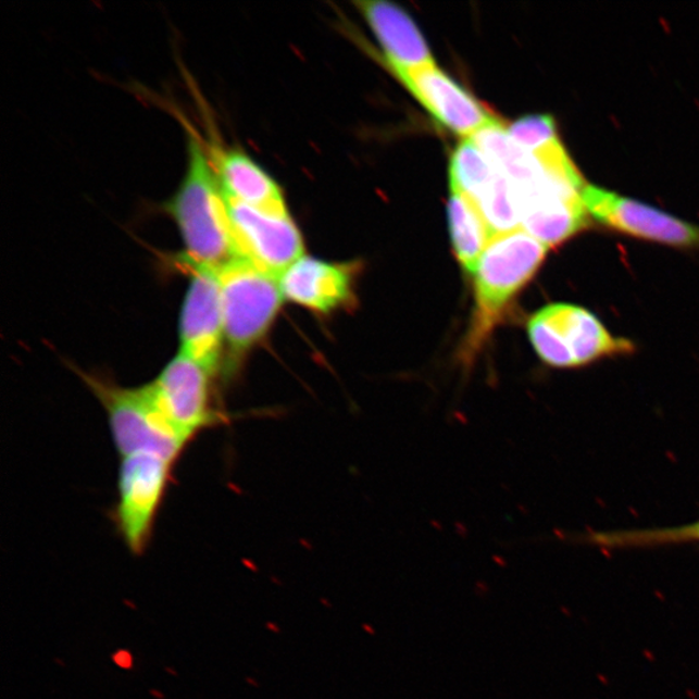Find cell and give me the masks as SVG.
<instances>
[{"instance_id":"cell-1","label":"cell","mask_w":699,"mask_h":699,"mask_svg":"<svg viewBox=\"0 0 699 699\" xmlns=\"http://www.w3.org/2000/svg\"><path fill=\"white\" fill-rule=\"evenodd\" d=\"M549 248L525 229L492 236L474 276V307L458 359L465 369L476 363L519 295L533 279Z\"/></svg>"},{"instance_id":"cell-2","label":"cell","mask_w":699,"mask_h":699,"mask_svg":"<svg viewBox=\"0 0 699 699\" xmlns=\"http://www.w3.org/2000/svg\"><path fill=\"white\" fill-rule=\"evenodd\" d=\"M188 135L185 178L164 210L174 220L185 244V253L179 260L221 270L239 258L227 200L203 142L195 133Z\"/></svg>"},{"instance_id":"cell-3","label":"cell","mask_w":699,"mask_h":699,"mask_svg":"<svg viewBox=\"0 0 699 699\" xmlns=\"http://www.w3.org/2000/svg\"><path fill=\"white\" fill-rule=\"evenodd\" d=\"M226 354L222 375L236 376L254 349L266 341L280 314L279 279L242 258L219 270Z\"/></svg>"},{"instance_id":"cell-4","label":"cell","mask_w":699,"mask_h":699,"mask_svg":"<svg viewBox=\"0 0 699 699\" xmlns=\"http://www.w3.org/2000/svg\"><path fill=\"white\" fill-rule=\"evenodd\" d=\"M526 330L540 362L558 370L582 369L636 350L631 339L615 336L592 311L574 303H551L535 311Z\"/></svg>"},{"instance_id":"cell-5","label":"cell","mask_w":699,"mask_h":699,"mask_svg":"<svg viewBox=\"0 0 699 699\" xmlns=\"http://www.w3.org/2000/svg\"><path fill=\"white\" fill-rule=\"evenodd\" d=\"M110 420L115 447L122 458L135 453H158L178 461L189 440L179 436L149 398L145 386L122 388L103 376L80 372Z\"/></svg>"},{"instance_id":"cell-6","label":"cell","mask_w":699,"mask_h":699,"mask_svg":"<svg viewBox=\"0 0 699 699\" xmlns=\"http://www.w3.org/2000/svg\"><path fill=\"white\" fill-rule=\"evenodd\" d=\"M174 465L175 461L158 453L122 458L113 520L134 554L145 553L152 539Z\"/></svg>"},{"instance_id":"cell-7","label":"cell","mask_w":699,"mask_h":699,"mask_svg":"<svg viewBox=\"0 0 699 699\" xmlns=\"http://www.w3.org/2000/svg\"><path fill=\"white\" fill-rule=\"evenodd\" d=\"M213 379L212 373L179 352L145 388L166 423L191 442L202 429L223 419L214 409Z\"/></svg>"},{"instance_id":"cell-8","label":"cell","mask_w":699,"mask_h":699,"mask_svg":"<svg viewBox=\"0 0 699 699\" xmlns=\"http://www.w3.org/2000/svg\"><path fill=\"white\" fill-rule=\"evenodd\" d=\"M189 276L179 317L180 354L219 377L226 354L219 270L176 261Z\"/></svg>"},{"instance_id":"cell-9","label":"cell","mask_w":699,"mask_h":699,"mask_svg":"<svg viewBox=\"0 0 699 699\" xmlns=\"http://www.w3.org/2000/svg\"><path fill=\"white\" fill-rule=\"evenodd\" d=\"M226 200L239 258L279 279L285 270L303 257L300 229L288 212H269L227 196Z\"/></svg>"},{"instance_id":"cell-10","label":"cell","mask_w":699,"mask_h":699,"mask_svg":"<svg viewBox=\"0 0 699 699\" xmlns=\"http://www.w3.org/2000/svg\"><path fill=\"white\" fill-rule=\"evenodd\" d=\"M582 200L596 221L621 233L681 248H699V227L676 216L592 185Z\"/></svg>"},{"instance_id":"cell-11","label":"cell","mask_w":699,"mask_h":699,"mask_svg":"<svg viewBox=\"0 0 699 699\" xmlns=\"http://www.w3.org/2000/svg\"><path fill=\"white\" fill-rule=\"evenodd\" d=\"M392 72L440 125L465 139L474 137L497 118L436 64Z\"/></svg>"},{"instance_id":"cell-12","label":"cell","mask_w":699,"mask_h":699,"mask_svg":"<svg viewBox=\"0 0 699 699\" xmlns=\"http://www.w3.org/2000/svg\"><path fill=\"white\" fill-rule=\"evenodd\" d=\"M284 301L321 316L348 309L355 301L354 269L302 257L279 276Z\"/></svg>"},{"instance_id":"cell-13","label":"cell","mask_w":699,"mask_h":699,"mask_svg":"<svg viewBox=\"0 0 699 699\" xmlns=\"http://www.w3.org/2000/svg\"><path fill=\"white\" fill-rule=\"evenodd\" d=\"M359 10L382 43L391 70L434 65L429 46L409 13L389 2H359Z\"/></svg>"},{"instance_id":"cell-14","label":"cell","mask_w":699,"mask_h":699,"mask_svg":"<svg viewBox=\"0 0 699 699\" xmlns=\"http://www.w3.org/2000/svg\"><path fill=\"white\" fill-rule=\"evenodd\" d=\"M208 154L228 199L269 212H288L280 187L247 153L215 146Z\"/></svg>"},{"instance_id":"cell-15","label":"cell","mask_w":699,"mask_h":699,"mask_svg":"<svg viewBox=\"0 0 699 699\" xmlns=\"http://www.w3.org/2000/svg\"><path fill=\"white\" fill-rule=\"evenodd\" d=\"M448 221L454 254L466 273L472 275L480 255L492 239V230L477 201L461 192L451 194Z\"/></svg>"},{"instance_id":"cell-16","label":"cell","mask_w":699,"mask_h":699,"mask_svg":"<svg viewBox=\"0 0 699 699\" xmlns=\"http://www.w3.org/2000/svg\"><path fill=\"white\" fill-rule=\"evenodd\" d=\"M576 540L582 545L609 549V551L699 545V520L691 522V524L676 527L587 532L579 535Z\"/></svg>"},{"instance_id":"cell-17","label":"cell","mask_w":699,"mask_h":699,"mask_svg":"<svg viewBox=\"0 0 699 699\" xmlns=\"http://www.w3.org/2000/svg\"><path fill=\"white\" fill-rule=\"evenodd\" d=\"M499 170L471 138L460 142L450 164L451 191L471 196L473 200L486 191Z\"/></svg>"},{"instance_id":"cell-18","label":"cell","mask_w":699,"mask_h":699,"mask_svg":"<svg viewBox=\"0 0 699 699\" xmlns=\"http://www.w3.org/2000/svg\"><path fill=\"white\" fill-rule=\"evenodd\" d=\"M508 133L533 155L548 151L559 145L558 126L552 115L536 114L515 121L508 127Z\"/></svg>"}]
</instances>
